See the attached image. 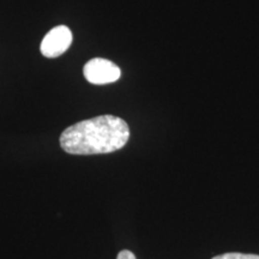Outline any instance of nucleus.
Wrapping results in <instances>:
<instances>
[{"label":"nucleus","instance_id":"nucleus-1","mask_svg":"<svg viewBox=\"0 0 259 259\" xmlns=\"http://www.w3.org/2000/svg\"><path fill=\"white\" fill-rule=\"evenodd\" d=\"M130 128L124 119L100 115L71 125L60 136V145L71 155H99L120 150L127 143Z\"/></svg>","mask_w":259,"mask_h":259},{"label":"nucleus","instance_id":"nucleus-2","mask_svg":"<svg viewBox=\"0 0 259 259\" xmlns=\"http://www.w3.org/2000/svg\"><path fill=\"white\" fill-rule=\"evenodd\" d=\"M83 73L89 83L102 85V84L114 83L120 78L121 71L111 60L103 58H95L84 65Z\"/></svg>","mask_w":259,"mask_h":259},{"label":"nucleus","instance_id":"nucleus-5","mask_svg":"<svg viewBox=\"0 0 259 259\" xmlns=\"http://www.w3.org/2000/svg\"><path fill=\"white\" fill-rule=\"evenodd\" d=\"M116 259H136V255L128 250H122L119 252Z\"/></svg>","mask_w":259,"mask_h":259},{"label":"nucleus","instance_id":"nucleus-4","mask_svg":"<svg viewBox=\"0 0 259 259\" xmlns=\"http://www.w3.org/2000/svg\"><path fill=\"white\" fill-rule=\"evenodd\" d=\"M211 259H259V255L251 253H239V252H228V253L216 255Z\"/></svg>","mask_w":259,"mask_h":259},{"label":"nucleus","instance_id":"nucleus-3","mask_svg":"<svg viewBox=\"0 0 259 259\" xmlns=\"http://www.w3.org/2000/svg\"><path fill=\"white\" fill-rule=\"evenodd\" d=\"M72 44V32L66 25H58L51 31L41 42L40 51L42 56L46 58H57L69 50Z\"/></svg>","mask_w":259,"mask_h":259}]
</instances>
